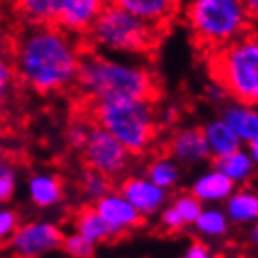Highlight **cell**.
Returning a JSON list of instances; mask_svg holds the SVG:
<instances>
[{
    "label": "cell",
    "mask_w": 258,
    "mask_h": 258,
    "mask_svg": "<svg viewBox=\"0 0 258 258\" xmlns=\"http://www.w3.org/2000/svg\"><path fill=\"white\" fill-rule=\"evenodd\" d=\"M183 258H213V256H212V252H210V249H208L204 243H200V241H195L193 245H191L187 251H185Z\"/></svg>",
    "instance_id": "31"
},
{
    "label": "cell",
    "mask_w": 258,
    "mask_h": 258,
    "mask_svg": "<svg viewBox=\"0 0 258 258\" xmlns=\"http://www.w3.org/2000/svg\"><path fill=\"white\" fill-rule=\"evenodd\" d=\"M109 0H60L54 23L66 34L86 36Z\"/></svg>",
    "instance_id": "9"
},
{
    "label": "cell",
    "mask_w": 258,
    "mask_h": 258,
    "mask_svg": "<svg viewBox=\"0 0 258 258\" xmlns=\"http://www.w3.org/2000/svg\"><path fill=\"white\" fill-rule=\"evenodd\" d=\"M223 122L232 129L236 137L241 142L258 141V114L254 107H245V105H228L223 110Z\"/></svg>",
    "instance_id": "15"
},
{
    "label": "cell",
    "mask_w": 258,
    "mask_h": 258,
    "mask_svg": "<svg viewBox=\"0 0 258 258\" xmlns=\"http://www.w3.org/2000/svg\"><path fill=\"white\" fill-rule=\"evenodd\" d=\"M4 170H6V167H2V165H0V176L4 174Z\"/></svg>",
    "instance_id": "33"
},
{
    "label": "cell",
    "mask_w": 258,
    "mask_h": 258,
    "mask_svg": "<svg viewBox=\"0 0 258 258\" xmlns=\"http://www.w3.org/2000/svg\"><path fill=\"white\" fill-rule=\"evenodd\" d=\"M13 191H15V178H13V174L6 168L4 174L0 176V202L12 199Z\"/></svg>",
    "instance_id": "29"
},
{
    "label": "cell",
    "mask_w": 258,
    "mask_h": 258,
    "mask_svg": "<svg viewBox=\"0 0 258 258\" xmlns=\"http://www.w3.org/2000/svg\"><path fill=\"white\" fill-rule=\"evenodd\" d=\"M62 249H64L71 258H92L96 245L90 243L88 239H84L81 234H71V236H64L62 241Z\"/></svg>",
    "instance_id": "25"
},
{
    "label": "cell",
    "mask_w": 258,
    "mask_h": 258,
    "mask_svg": "<svg viewBox=\"0 0 258 258\" xmlns=\"http://www.w3.org/2000/svg\"><path fill=\"white\" fill-rule=\"evenodd\" d=\"M172 208H174V212L180 215L181 221H183L185 225L195 223L197 217L200 215V212H202L200 200L195 199L193 195H181V197H178V199L174 200Z\"/></svg>",
    "instance_id": "26"
},
{
    "label": "cell",
    "mask_w": 258,
    "mask_h": 258,
    "mask_svg": "<svg viewBox=\"0 0 258 258\" xmlns=\"http://www.w3.org/2000/svg\"><path fill=\"white\" fill-rule=\"evenodd\" d=\"M17 213L12 210H0V241L12 238L17 230Z\"/></svg>",
    "instance_id": "28"
},
{
    "label": "cell",
    "mask_w": 258,
    "mask_h": 258,
    "mask_svg": "<svg viewBox=\"0 0 258 258\" xmlns=\"http://www.w3.org/2000/svg\"><path fill=\"white\" fill-rule=\"evenodd\" d=\"M4 101H6V90L0 88V112H2V109H4Z\"/></svg>",
    "instance_id": "32"
},
{
    "label": "cell",
    "mask_w": 258,
    "mask_h": 258,
    "mask_svg": "<svg viewBox=\"0 0 258 258\" xmlns=\"http://www.w3.org/2000/svg\"><path fill=\"white\" fill-rule=\"evenodd\" d=\"M21 25H52L60 0H6Z\"/></svg>",
    "instance_id": "14"
},
{
    "label": "cell",
    "mask_w": 258,
    "mask_h": 258,
    "mask_svg": "<svg viewBox=\"0 0 258 258\" xmlns=\"http://www.w3.org/2000/svg\"><path fill=\"white\" fill-rule=\"evenodd\" d=\"M84 120L103 127L129 155H141L152 146L159 131L155 103L135 99L83 101Z\"/></svg>",
    "instance_id": "3"
},
{
    "label": "cell",
    "mask_w": 258,
    "mask_h": 258,
    "mask_svg": "<svg viewBox=\"0 0 258 258\" xmlns=\"http://www.w3.org/2000/svg\"><path fill=\"white\" fill-rule=\"evenodd\" d=\"M202 131H204V139L208 144V152L210 155H213V159H219V157L241 150L243 142L239 141L236 133L223 120H213Z\"/></svg>",
    "instance_id": "17"
},
{
    "label": "cell",
    "mask_w": 258,
    "mask_h": 258,
    "mask_svg": "<svg viewBox=\"0 0 258 258\" xmlns=\"http://www.w3.org/2000/svg\"><path fill=\"white\" fill-rule=\"evenodd\" d=\"M206 68L213 84L236 103H258V43L254 32L206 52Z\"/></svg>",
    "instance_id": "4"
},
{
    "label": "cell",
    "mask_w": 258,
    "mask_h": 258,
    "mask_svg": "<svg viewBox=\"0 0 258 258\" xmlns=\"http://www.w3.org/2000/svg\"><path fill=\"white\" fill-rule=\"evenodd\" d=\"M228 217L236 223H252L258 215V197L252 191H239L228 197Z\"/></svg>",
    "instance_id": "21"
},
{
    "label": "cell",
    "mask_w": 258,
    "mask_h": 258,
    "mask_svg": "<svg viewBox=\"0 0 258 258\" xmlns=\"http://www.w3.org/2000/svg\"><path fill=\"white\" fill-rule=\"evenodd\" d=\"M178 167L170 159H155L148 167V180L161 189H170L178 181Z\"/></svg>",
    "instance_id": "22"
},
{
    "label": "cell",
    "mask_w": 258,
    "mask_h": 258,
    "mask_svg": "<svg viewBox=\"0 0 258 258\" xmlns=\"http://www.w3.org/2000/svg\"><path fill=\"white\" fill-rule=\"evenodd\" d=\"M252 168H254V163L243 150H238L234 154L215 159V170H219L221 174H225L234 183L236 181H245L252 174Z\"/></svg>",
    "instance_id": "20"
},
{
    "label": "cell",
    "mask_w": 258,
    "mask_h": 258,
    "mask_svg": "<svg viewBox=\"0 0 258 258\" xmlns=\"http://www.w3.org/2000/svg\"><path fill=\"white\" fill-rule=\"evenodd\" d=\"M161 221H163V225L167 226L170 232H176V230H180V228H183V226H185V223L181 221L180 215L174 212V208H168V210H165V212H163V215H161Z\"/></svg>",
    "instance_id": "30"
},
{
    "label": "cell",
    "mask_w": 258,
    "mask_h": 258,
    "mask_svg": "<svg viewBox=\"0 0 258 258\" xmlns=\"http://www.w3.org/2000/svg\"><path fill=\"white\" fill-rule=\"evenodd\" d=\"M109 4L159 28H167L176 17L180 0H109Z\"/></svg>",
    "instance_id": "11"
},
{
    "label": "cell",
    "mask_w": 258,
    "mask_h": 258,
    "mask_svg": "<svg viewBox=\"0 0 258 258\" xmlns=\"http://www.w3.org/2000/svg\"><path fill=\"white\" fill-rule=\"evenodd\" d=\"M185 17L204 54L249 34L251 15L241 0H191Z\"/></svg>",
    "instance_id": "5"
},
{
    "label": "cell",
    "mask_w": 258,
    "mask_h": 258,
    "mask_svg": "<svg viewBox=\"0 0 258 258\" xmlns=\"http://www.w3.org/2000/svg\"><path fill=\"white\" fill-rule=\"evenodd\" d=\"M94 208L116 238L133 228H139L144 223V217L120 193L105 195L94 202Z\"/></svg>",
    "instance_id": "10"
},
{
    "label": "cell",
    "mask_w": 258,
    "mask_h": 258,
    "mask_svg": "<svg viewBox=\"0 0 258 258\" xmlns=\"http://www.w3.org/2000/svg\"><path fill=\"white\" fill-rule=\"evenodd\" d=\"M110 187H112V181L110 178H107L105 174L97 172V170H92V168H84L83 172V191L86 193V197L90 200H99L101 197L110 193Z\"/></svg>",
    "instance_id": "23"
},
{
    "label": "cell",
    "mask_w": 258,
    "mask_h": 258,
    "mask_svg": "<svg viewBox=\"0 0 258 258\" xmlns=\"http://www.w3.org/2000/svg\"><path fill=\"white\" fill-rule=\"evenodd\" d=\"M120 195L141 213L142 217L157 212L167 200L165 189L157 187L155 183H152L146 178H137V176L123 180L122 187H120Z\"/></svg>",
    "instance_id": "12"
},
{
    "label": "cell",
    "mask_w": 258,
    "mask_h": 258,
    "mask_svg": "<svg viewBox=\"0 0 258 258\" xmlns=\"http://www.w3.org/2000/svg\"><path fill=\"white\" fill-rule=\"evenodd\" d=\"M84 165L92 170H97L107 178L120 176L127 168L129 154L114 137L103 127L90 123L88 137L83 146Z\"/></svg>",
    "instance_id": "7"
},
{
    "label": "cell",
    "mask_w": 258,
    "mask_h": 258,
    "mask_svg": "<svg viewBox=\"0 0 258 258\" xmlns=\"http://www.w3.org/2000/svg\"><path fill=\"white\" fill-rule=\"evenodd\" d=\"M75 232L81 234L84 239H88L94 245L116 239V236L109 228V225L99 217L94 204L83 206L77 212V215H75Z\"/></svg>",
    "instance_id": "16"
},
{
    "label": "cell",
    "mask_w": 258,
    "mask_h": 258,
    "mask_svg": "<svg viewBox=\"0 0 258 258\" xmlns=\"http://www.w3.org/2000/svg\"><path fill=\"white\" fill-rule=\"evenodd\" d=\"M161 30L165 28L144 23L120 8L107 4L83 38H86L90 47L129 54H148L159 45Z\"/></svg>",
    "instance_id": "6"
},
{
    "label": "cell",
    "mask_w": 258,
    "mask_h": 258,
    "mask_svg": "<svg viewBox=\"0 0 258 258\" xmlns=\"http://www.w3.org/2000/svg\"><path fill=\"white\" fill-rule=\"evenodd\" d=\"M168 152L176 161L181 163H200L210 157L204 131L200 127H185L176 131L170 139Z\"/></svg>",
    "instance_id": "13"
},
{
    "label": "cell",
    "mask_w": 258,
    "mask_h": 258,
    "mask_svg": "<svg viewBox=\"0 0 258 258\" xmlns=\"http://www.w3.org/2000/svg\"><path fill=\"white\" fill-rule=\"evenodd\" d=\"M88 129H90V122L86 120H79L70 127L68 131V141H70V146H73L75 150H83L84 142H86V137H88Z\"/></svg>",
    "instance_id": "27"
},
{
    "label": "cell",
    "mask_w": 258,
    "mask_h": 258,
    "mask_svg": "<svg viewBox=\"0 0 258 258\" xmlns=\"http://www.w3.org/2000/svg\"><path fill=\"white\" fill-rule=\"evenodd\" d=\"M195 225L199 228V232L206 234V236H223L228 230V219L223 212L217 210H202L200 215L197 217Z\"/></svg>",
    "instance_id": "24"
},
{
    "label": "cell",
    "mask_w": 258,
    "mask_h": 258,
    "mask_svg": "<svg viewBox=\"0 0 258 258\" xmlns=\"http://www.w3.org/2000/svg\"><path fill=\"white\" fill-rule=\"evenodd\" d=\"M30 191V199L36 206L39 208H49L58 204L62 197H64V189H62V181L58 176L52 174H38L30 180L28 185Z\"/></svg>",
    "instance_id": "19"
},
{
    "label": "cell",
    "mask_w": 258,
    "mask_h": 258,
    "mask_svg": "<svg viewBox=\"0 0 258 258\" xmlns=\"http://www.w3.org/2000/svg\"><path fill=\"white\" fill-rule=\"evenodd\" d=\"M13 66L38 94H60L75 86L81 47L56 25H21L13 39Z\"/></svg>",
    "instance_id": "1"
},
{
    "label": "cell",
    "mask_w": 258,
    "mask_h": 258,
    "mask_svg": "<svg viewBox=\"0 0 258 258\" xmlns=\"http://www.w3.org/2000/svg\"><path fill=\"white\" fill-rule=\"evenodd\" d=\"M64 232L52 223H28L19 226L12 236V251L17 258H39L58 249Z\"/></svg>",
    "instance_id": "8"
},
{
    "label": "cell",
    "mask_w": 258,
    "mask_h": 258,
    "mask_svg": "<svg viewBox=\"0 0 258 258\" xmlns=\"http://www.w3.org/2000/svg\"><path fill=\"white\" fill-rule=\"evenodd\" d=\"M75 88L83 101L135 99L157 103L161 97L159 79L152 70L110 60L90 49L81 51Z\"/></svg>",
    "instance_id": "2"
},
{
    "label": "cell",
    "mask_w": 258,
    "mask_h": 258,
    "mask_svg": "<svg viewBox=\"0 0 258 258\" xmlns=\"http://www.w3.org/2000/svg\"><path fill=\"white\" fill-rule=\"evenodd\" d=\"M234 191V181H230L225 174H221L219 170L208 172L202 178L197 180V183L193 185V197L208 202H215V200L228 199Z\"/></svg>",
    "instance_id": "18"
}]
</instances>
